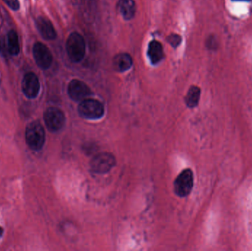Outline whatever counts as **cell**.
<instances>
[{
    "instance_id": "cell-20",
    "label": "cell",
    "mask_w": 252,
    "mask_h": 251,
    "mask_svg": "<svg viewBox=\"0 0 252 251\" xmlns=\"http://www.w3.org/2000/svg\"><path fill=\"white\" fill-rule=\"evenodd\" d=\"M3 229H2V227H0V237L2 236V234H3Z\"/></svg>"
},
{
    "instance_id": "cell-17",
    "label": "cell",
    "mask_w": 252,
    "mask_h": 251,
    "mask_svg": "<svg viewBox=\"0 0 252 251\" xmlns=\"http://www.w3.org/2000/svg\"><path fill=\"white\" fill-rule=\"evenodd\" d=\"M3 1L10 8L14 11H18L19 9L20 4L19 0H3Z\"/></svg>"
},
{
    "instance_id": "cell-10",
    "label": "cell",
    "mask_w": 252,
    "mask_h": 251,
    "mask_svg": "<svg viewBox=\"0 0 252 251\" xmlns=\"http://www.w3.org/2000/svg\"><path fill=\"white\" fill-rule=\"evenodd\" d=\"M36 23L37 29L44 39L53 40L56 38V30L50 20L44 17H39Z\"/></svg>"
},
{
    "instance_id": "cell-12",
    "label": "cell",
    "mask_w": 252,
    "mask_h": 251,
    "mask_svg": "<svg viewBox=\"0 0 252 251\" xmlns=\"http://www.w3.org/2000/svg\"><path fill=\"white\" fill-rule=\"evenodd\" d=\"M133 60L130 55L127 53H122L115 56L113 60V66L115 70L118 72H125L132 68Z\"/></svg>"
},
{
    "instance_id": "cell-5",
    "label": "cell",
    "mask_w": 252,
    "mask_h": 251,
    "mask_svg": "<svg viewBox=\"0 0 252 251\" xmlns=\"http://www.w3.org/2000/svg\"><path fill=\"white\" fill-rule=\"evenodd\" d=\"M116 164V159L112 154L101 153L92 158L90 162L91 170L97 174H104L110 171Z\"/></svg>"
},
{
    "instance_id": "cell-9",
    "label": "cell",
    "mask_w": 252,
    "mask_h": 251,
    "mask_svg": "<svg viewBox=\"0 0 252 251\" xmlns=\"http://www.w3.org/2000/svg\"><path fill=\"white\" fill-rule=\"evenodd\" d=\"M89 86L79 80H73L68 86V94L72 99L79 102L84 100L91 95Z\"/></svg>"
},
{
    "instance_id": "cell-18",
    "label": "cell",
    "mask_w": 252,
    "mask_h": 251,
    "mask_svg": "<svg viewBox=\"0 0 252 251\" xmlns=\"http://www.w3.org/2000/svg\"><path fill=\"white\" fill-rule=\"evenodd\" d=\"M207 47L210 50H216L217 49V41L215 37H213V36L209 37L208 39L207 40Z\"/></svg>"
},
{
    "instance_id": "cell-19",
    "label": "cell",
    "mask_w": 252,
    "mask_h": 251,
    "mask_svg": "<svg viewBox=\"0 0 252 251\" xmlns=\"http://www.w3.org/2000/svg\"><path fill=\"white\" fill-rule=\"evenodd\" d=\"M233 2H251L252 0H232Z\"/></svg>"
},
{
    "instance_id": "cell-7",
    "label": "cell",
    "mask_w": 252,
    "mask_h": 251,
    "mask_svg": "<svg viewBox=\"0 0 252 251\" xmlns=\"http://www.w3.org/2000/svg\"><path fill=\"white\" fill-rule=\"evenodd\" d=\"M34 57L39 67L47 69L53 63V56L47 46L37 42L34 46Z\"/></svg>"
},
{
    "instance_id": "cell-3",
    "label": "cell",
    "mask_w": 252,
    "mask_h": 251,
    "mask_svg": "<svg viewBox=\"0 0 252 251\" xmlns=\"http://www.w3.org/2000/svg\"><path fill=\"white\" fill-rule=\"evenodd\" d=\"M78 114L81 117L90 120L100 119L104 115V106L100 101L85 99L78 105Z\"/></svg>"
},
{
    "instance_id": "cell-2",
    "label": "cell",
    "mask_w": 252,
    "mask_h": 251,
    "mask_svg": "<svg viewBox=\"0 0 252 251\" xmlns=\"http://www.w3.org/2000/svg\"><path fill=\"white\" fill-rule=\"evenodd\" d=\"M67 52L72 61L78 63L86 53V43L81 35L77 32L71 33L67 41Z\"/></svg>"
},
{
    "instance_id": "cell-11",
    "label": "cell",
    "mask_w": 252,
    "mask_h": 251,
    "mask_svg": "<svg viewBox=\"0 0 252 251\" xmlns=\"http://www.w3.org/2000/svg\"><path fill=\"white\" fill-rule=\"evenodd\" d=\"M117 9L125 20H130L136 13V4L134 0H119Z\"/></svg>"
},
{
    "instance_id": "cell-1",
    "label": "cell",
    "mask_w": 252,
    "mask_h": 251,
    "mask_svg": "<svg viewBox=\"0 0 252 251\" xmlns=\"http://www.w3.org/2000/svg\"><path fill=\"white\" fill-rule=\"evenodd\" d=\"M25 138L27 145L33 151H40L45 142V131L39 122H33L26 128Z\"/></svg>"
},
{
    "instance_id": "cell-6",
    "label": "cell",
    "mask_w": 252,
    "mask_h": 251,
    "mask_svg": "<svg viewBox=\"0 0 252 251\" xmlns=\"http://www.w3.org/2000/svg\"><path fill=\"white\" fill-rule=\"evenodd\" d=\"M44 119L46 126L52 132H57L62 129L66 121L64 112L56 107H50L46 110Z\"/></svg>"
},
{
    "instance_id": "cell-16",
    "label": "cell",
    "mask_w": 252,
    "mask_h": 251,
    "mask_svg": "<svg viewBox=\"0 0 252 251\" xmlns=\"http://www.w3.org/2000/svg\"><path fill=\"white\" fill-rule=\"evenodd\" d=\"M168 41L172 47H177L181 42V38L179 35L171 34L168 38Z\"/></svg>"
},
{
    "instance_id": "cell-14",
    "label": "cell",
    "mask_w": 252,
    "mask_h": 251,
    "mask_svg": "<svg viewBox=\"0 0 252 251\" xmlns=\"http://www.w3.org/2000/svg\"><path fill=\"white\" fill-rule=\"evenodd\" d=\"M201 97V89L197 86H192L185 97V102L189 108H195L198 105Z\"/></svg>"
},
{
    "instance_id": "cell-4",
    "label": "cell",
    "mask_w": 252,
    "mask_h": 251,
    "mask_svg": "<svg viewBox=\"0 0 252 251\" xmlns=\"http://www.w3.org/2000/svg\"><path fill=\"white\" fill-rule=\"evenodd\" d=\"M194 173L191 169L183 170L174 182V192L180 197H187L194 187Z\"/></svg>"
},
{
    "instance_id": "cell-8",
    "label": "cell",
    "mask_w": 252,
    "mask_h": 251,
    "mask_svg": "<svg viewBox=\"0 0 252 251\" xmlns=\"http://www.w3.org/2000/svg\"><path fill=\"white\" fill-rule=\"evenodd\" d=\"M23 93L27 97L34 99L39 93L40 83L37 75L34 73H28L23 77L21 83Z\"/></svg>"
},
{
    "instance_id": "cell-13",
    "label": "cell",
    "mask_w": 252,
    "mask_h": 251,
    "mask_svg": "<svg viewBox=\"0 0 252 251\" xmlns=\"http://www.w3.org/2000/svg\"><path fill=\"white\" fill-rule=\"evenodd\" d=\"M148 54L152 64L159 63L164 58V51L162 44L159 41H151L148 46Z\"/></svg>"
},
{
    "instance_id": "cell-15",
    "label": "cell",
    "mask_w": 252,
    "mask_h": 251,
    "mask_svg": "<svg viewBox=\"0 0 252 251\" xmlns=\"http://www.w3.org/2000/svg\"><path fill=\"white\" fill-rule=\"evenodd\" d=\"M8 50L11 56H17L19 53L20 47L18 35L14 30H11L8 33Z\"/></svg>"
}]
</instances>
